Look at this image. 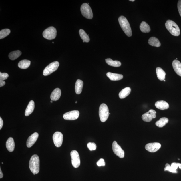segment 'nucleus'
I'll list each match as a JSON object with an SVG mask.
<instances>
[{"label":"nucleus","mask_w":181,"mask_h":181,"mask_svg":"<svg viewBox=\"0 0 181 181\" xmlns=\"http://www.w3.org/2000/svg\"><path fill=\"white\" fill-rule=\"evenodd\" d=\"M29 168L34 175L38 174L40 170V159L37 155H34L31 157L29 163Z\"/></svg>","instance_id":"nucleus-1"},{"label":"nucleus","mask_w":181,"mask_h":181,"mask_svg":"<svg viewBox=\"0 0 181 181\" xmlns=\"http://www.w3.org/2000/svg\"><path fill=\"white\" fill-rule=\"evenodd\" d=\"M118 22L122 30L128 37L132 36L131 28L127 19L124 16H121L118 18Z\"/></svg>","instance_id":"nucleus-2"},{"label":"nucleus","mask_w":181,"mask_h":181,"mask_svg":"<svg viewBox=\"0 0 181 181\" xmlns=\"http://www.w3.org/2000/svg\"><path fill=\"white\" fill-rule=\"evenodd\" d=\"M165 27L167 30L172 35L178 36L180 34V28L176 23L172 20H168L165 23Z\"/></svg>","instance_id":"nucleus-3"},{"label":"nucleus","mask_w":181,"mask_h":181,"mask_svg":"<svg viewBox=\"0 0 181 181\" xmlns=\"http://www.w3.org/2000/svg\"><path fill=\"white\" fill-rule=\"evenodd\" d=\"M99 116L101 121L104 122L108 120L109 115V109L105 104H101L99 108Z\"/></svg>","instance_id":"nucleus-4"},{"label":"nucleus","mask_w":181,"mask_h":181,"mask_svg":"<svg viewBox=\"0 0 181 181\" xmlns=\"http://www.w3.org/2000/svg\"><path fill=\"white\" fill-rule=\"evenodd\" d=\"M42 34L44 37L47 40H53L57 35V30L53 27H50L45 29Z\"/></svg>","instance_id":"nucleus-5"},{"label":"nucleus","mask_w":181,"mask_h":181,"mask_svg":"<svg viewBox=\"0 0 181 181\" xmlns=\"http://www.w3.org/2000/svg\"><path fill=\"white\" fill-rule=\"evenodd\" d=\"M81 14L85 18L89 19H92L93 14L92 9L88 4H83L81 7Z\"/></svg>","instance_id":"nucleus-6"},{"label":"nucleus","mask_w":181,"mask_h":181,"mask_svg":"<svg viewBox=\"0 0 181 181\" xmlns=\"http://www.w3.org/2000/svg\"><path fill=\"white\" fill-rule=\"evenodd\" d=\"M59 65V63L57 61H54L50 63L47 66L44 70L43 75L46 76L51 74L52 73L57 69Z\"/></svg>","instance_id":"nucleus-7"},{"label":"nucleus","mask_w":181,"mask_h":181,"mask_svg":"<svg viewBox=\"0 0 181 181\" xmlns=\"http://www.w3.org/2000/svg\"><path fill=\"white\" fill-rule=\"evenodd\" d=\"M71 162L75 168L78 167L80 165V159L79 153L76 150H73L71 153Z\"/></svg>","instance_id":"nucleus-8"},{"label":"nucleus","mask_w":181,"mask_h":181,"mask_svg":"<svg viewBox=\"0 0 181 181\" xmlns=\"http://www.w3.org/2000/svg\"><path fill=\"white\" fill-rule=\"evenodd\" d=\"M54 145L56 147H59L62 145L63 140V135L61 132H56L53 136Z\"/></svg>","instance_id":"nucleus-9"},{"label":"nucleus","mask_w":181,"mask_h":181,"mask_svg":"<svg viewBox=\"0 0 181 181\" xmlns=\"http://www.w3.org/2000/svg\"><path fill=\"white\" fill-rule=\"evenodd\" d=\"M112 149L114 152L121 158H123L124 156V152L117 142L114 141L112 144Z\"/></svg>","instance_id":"nucleus-10"},{"label":"nucleus","mask_w":181,"mask_h":181,"mask_svg":"<svg viewBox=\"0 0 181 181\" xmlns=\"http://www.w3.org/2000/svg\"><path fill=\"white\" fill-rule=\"evenodd\" d=\"M79 115V111H71L66 113L63 115L64 119L67 120H75L78 118Z\"/></svg>","instance_id":"nucleus-11"},{"label":"nucleus","mask_w":181,"mask_h":181,"mask_svg":"<svg viewBox=\"0 0 181 181\" xmlns=\"http://www.w3.org/2000/svg\"><path fill=\"white\" fill-rule=\"evenodd\" d=\"M156 112L154 110H150L144 114L142 116V118L144 121L149 122H151L153 119L156 117Z\"/></svg>","instance_id":"nucleus-12"},{"label":"nucleus","mask_w":181,"mask_h":181,"mask_svg":"<svg viewBox=\"0 0 181 181\" xmlns=\"http://www.w3.org/2000/svg\"><path fill=\"white\" fill-rule=\"evenodd\" d=\"M161 145L158 143H153L147 144L145 146V149L150 152H156L160 148Z\"/></svg>","instance_id":"nucleus-13"},{"label":"nucleus","mask_w":181,"mask_h":181,"mask_svg":"<svg viewBox=\"0 0 181 181\" xmlns=\"http://www.w3.org/2000/svg\"><path fill=\"white\" fill-rule=\"evenodd\" d=\"M39 134L37 132L34 133L30 136L27 141V146L28 148H30L36 142L38 139Z\"/></svg>","instance_id":"nucleus-14"},{"label":"nucleus","mask_w":181,"mask_h":181,"mask_svg":"<svg viewBox=\"0 0 181 181\" xmlns=\"http://www.w3.org/2000/svg\"><path fill=\"white\" fill-rule=\"evenodd\" d=\"M172 66L174 71L177 75L181 77V63L177 60H175L172 62Z\"/></svg>","instance_id":"nucleus-15"},{"label":"nucleus","mask_w":181,"mask_h":181,"mask_svg":"<svg viewBox=\"0 0 181 181\" xmlns=\"http://www.w3.org/2000/svg\"><path fill=\"white\" fill-rule=\"evenodd\" d=\"M155 106L157 108L162 110H166L169 108L168 103L163 100L157 101L155 103Z\"/></svg>","instance_id":"nucleus-16"},{"label":"nucleus","mask_w":181,"mask_h":181,"mask_svg":"<svg viewBox=\"0 0 181 181\" xmlns=\"http://www.w3.org/2000/svg\"><path fill=\"white\" fill-rule=\"evenodd\" d=\"M106 75L112 81L120 80L123 78V76L122 75L110 72L107 73Z\"/></svg>","instance_id":"nucleus-17"},{"label":"nucleus","mask_w":181,"mask_h":181,"mask_svg":"<svg viewBox=\"0 0 181 181\" xmlns=\"http://www.w3.org/2000/svg\"><path fill=\"white\" fill-rule=\"evenodd\" d=\"M7 149L10 152H12L14 151L15 147V144L13 138L10 137L7 140L6 144Z\"/></svg>","instance_id":"nucleus-18"},{"label":"nucleus","mask_w":181,"mask_h":181,"mask_svg":"<svg viewBox=\"0 0 181 181\" xmlns=\"http://www.w3.org/2000/svg\"><path fill=\"white\" fill-rule=\"evenodd\" d=\"M35 108V103L33 101L31 100L29 102L25 112V116H28L34 111Z\"/></svg>","instance_id":"nucleus-19"},{"label":"nucleus","mask_w":181,"mask_h":181,"mask_svg":"<svg viewBox=\"0 0 181 181\" xmlns=\"http://www.w3.org/2000/svg\"><path fill=\"white\" fill-rule=\"evenodd\" d=\"M61 95V91L58 88L55 89L52 92L50 98L52 101H56L59 99Z\"/></svg>","instance_id":"nucleus-20"},{"label":"nucleus","mask_w":181,"mask_h":181,"mask_svg":"<svg viewBox=\"0 0 181 181\" xmlns=\"http://www.w3.org/2000/svg\"><path fill=\"white\" fill-rule=\"evenodd\" d=\"M83 83L82 81L77 79L76 82L75 87V93L77 94H81L83 89Z\"/></svg>","instance_id":"nucleus-21"},{"label":"nucleus","mask_w":181,"mask_h":181,"mask_svg":"<svg viewBox=\"0 0 181 181\" xmlns=\"http://www.w3.org/2000/svg\"><path fill=\"white\" fill-rule=\"evenodd\" d=\"M156 73L158 78L161 81H164L166 74L161 68L158 67L156 69Z\"/></svg>","instance_id":"nucleus-22"},{"label":"nucleus","mask_w":181,"mask_h":181,"mask_svg":"<svg viewBox=\"0 0 181 181\" xmlns=\"http://www.w3.org/2000/svg\"><path fill=\"white\" fill-rule=\"evenodd\" d=\"M131 89L130 87H126L122 89L119 94V96L120 99H124L128 96L131 92Z\"/></svg>","instance_id":"nucleus-23"},{"label":"nucleus","mask_w":181,"mask_h":181,"mask_svg":"<svg viewBox=\"0 0 181 181\" xmlns=\"http://www.w3.org/2000/svg\"><path fill=\"white\" fill-rule=\"evenodd\" d=\"M30 60L25 59L21 60L18 63V67L21 69H26L28 68L30 65Z\"/></svg>","instance_id":"nucleus-24"},{"label":"nucleus","mask_w":181,"mask_h":181,"mask_svg":"<svg viewBox=\"0 0 181 181\" xmlns=\"http://www.w3.org/2000/svg\"><path fill=\"white\" fill-rule=\"evenodd\" d=\"M148 43L150 45L158 47L161 46V43L155 37H151L149 39Z\"/></svg>","instance_id":"nucleus-25"},{"label":"nucleus","mask_w":181,"mask_h":181,"mask_svg":"<svg viewBox=\"0 0 181 181\" xmlns=\"http://www.w3.org/2000/svg\"><path fill=\"white\" fill-rule=\"evenodd\" d=\"M140 28L143 33H148L150 31L151 29L148 24L145 22H142L140 25Z\"/></svg>","instance_id":"nucleus-26"},{"label":"nucleus","mask_w":181,"mask_h":181,"mask_svg":"<svg viewBox=\"0 0 181 181\" xmlns=\"http://www.w3.org/2000/svg\"><path fill=\"white\" fill-rule=\"evenodd\" d=\"M168 119L166 118H161L159 120L156 122V125L159 128H162L168 123Z\"/></svg>","instance_id":"nucleus-27"},{"label":"nucleus","mask_w":181,"mask_h":181,"mask_svg":"<svg viewBox=\"0 0 181 181\" xmlns=\"http://www.w3.org/2000/svg\"><path fill=\"white\" fill-rule=\"evenodd\" d=\"M106 63L109 65L115 67H118L121 65V63L118 61H114L110 58H109L106 59Z\"/></svg>","instance_id":"nucleus-28"},{"label":"nucleus","mask_w":181,"mask_h":181,"mask_svg":"<svg viewBox=\"0 0 181 181\" xmlns=\"http://www.w3.org/2000/svg\"><path fill=\"white\" fill-rule=\"evenodd\" d=\"M79 34L81 38L83 40V42L88 43L90 40L89 37L88 35L83 29H80L79 31Z\"/></svg>","instance_id":"nucleus-29"},{"label":"nucleus","mask_w":181,"mask_h":181,"mask_svg":"<svg viewBox=\"0 0 181 181\" xmlns=\"http://www.w3.org/2000/svg\"><path fill=\"white\" fill-rule=\"evenodd\" d=\"M22 54V52L19 50H16L11 52L9 54V57L10 59L13 60L17 59Z\"/></svg>","instance_id":"nucleus-30"},{"label":"nucleus","mask_w":181,"mask_h":181,"mask_svg":"<svg viewBox=\"0 0 181 181\" xmlns=\"http://www.w3.org/2000/svg\"><path fill=\"white\" fill-rule=\"evenodd\" d=\"M11 31L9 29H3L0 31V39H3L5 37L10 33Z\"/></svg>","instance_id":"nucleus-31"},{"label":"nucleus","mask_w":181,"mask_h":181,"mask_svg":"<svg viewBox=\"0 0 181 181\" xmlns=\"http://www.w3.org/2000/svg\"><path fill=\"white\" fill-rule=\"evenodd\" d=\"M164 171H168L169 172L173 173H178V171H177V170H175L174 169H173L172 167L170 165L168 164V163H166V165H165V167L164 169Z\"/></svg>","instance_id":"nucleus-32"},{"label":"nucleus","mask_w":181,"mask_h":181,"mask_svg":"<svg viewBox=\"0 0 181 181\" xmlns=\"http://www.w3.org/2000/svg\"><path fill=\"white\" fill-rule=\"evenodd\" d=\"M87 146L89 150H95L96 149L97 146L94 143L89 142L87 144Z\"/></svg>","instance_id":"nucleus-33"},{"label":"nucleus","mask_w":181,"mask_h":181,"mask_svg":"<svg viewBox=\"0 0 181 181\" xmlns=\"http://www.w3.org/2000/svg\"><path fill=\"white\" fill-rule=\"evenodd\" d=\"M171 166L172 167L173 169L175 170H176L178 169V167L180 169H181V164L180 163H172L171 164Z\"/></svg>","instance_id":"nucleus-34"},{"label":"nucleus","mask_w":181,"mask_h":181,"mask_svg":"<svg viewBox=\"0 0 181 181\" xmlns=\"http://www.w3.org/2000/svg\"><path fill=\"white\" fill-rule=\"evenodd\" d=\"M9 77V75L7 73H0V80L4 81L7 79Z\"/></svg>","instance_id":"nucleus-35"},{"label":"nucleus","mask_w":181,"mask_h":181,"mask_svg":"<svg viewBox=\"0 0 181 181\" xmlns=\"http://www.w3.org/2000/svg\"><path fill=\"white\" fill-rule=\"evenodd\" d=\"M97 166H104L106 165L104 160L103 159H100L97 163Z\"/></svg>","instance_id":"nucleus-36"},{"label":"nucleus","mask_w":181,"mask_h":181,"mask_svg":"<svg viewBox=\"0 0 181 181\" xmlns=\"http://www.w3.org/2000/svg\"><path fill=\"white\" fill-rule=\"evenodd\" d=\"M178 7L179 13L181 17V0H180L178 1Z\"/></svg>","instance_id":"nucleus-37"},{"label":"nucleus","mask_w":181,"mask_h":181,"mask_svg":"<svg viewBox=\"0 0 181 181\" xmlns=\"http://www.w3.org/2000/svg\"><path fill=\"white\" fill-rule=\"evenodd\" d=\"M3 124V121L1 117H0V129L2 128Z\"/></svg>","instance_id":"nucleus-38"},{"label":"nucleus","mask_w":181,"mask_h":181,"mask_svg":"<svg viewBox=\"0 0 181 181\" xmlns=\"http://www.w3.org/2000/svg\"><path fill=\"white\" fill-rule=\"evenodd\" d=\"M5 81H4L0 80V87H2L5 85Z\"/></svg>","instance_id":"nucleus-39"},{"label":"nucleus","mask_w":181,"mask_h":181,"mask_svg":"<svg viewBox=\"0 0 181 181\" xmlns=\"http://www.w3.org/2000/svg\"><path fill=\"white\" fill-rule=\"evenodd\" d=\"M3 174L2 172L1 168H0V178H3Z\"/></svg>","instance_id":"nucleus-40"},{"label":"nucleus","mask_w":181,"mask_h":181,"mask_svg":"<svg viewBox=\"0 0 181 181\" xmlns=\"http://www.w3.org/2000/svg\"><path fill=\"white\" fill-rule=\"evenodd\" d=\"M132 1V2H133L135 1V0H130V1Z\"/></svg>","instance_id":"nucleus-41"},{"label":"nucleus","mask_w":181,"mask_h":181,"mask_svg":"<svg viewBox=\"0 0 181 181\" xmlns=\"http://www.w3.org/2000/svg\"><path fill=\"white\" fill-rule=\"evenodd\" d=\"M51 102V103H52L53 102V101H52V100L51 101V102Z\"/></svg>","instance_id":"nucleus-42"},{"label":"nucleus","mask_w":181,"mask_h":181,"mask_svg":"<svg viewBox=\"0 0 181 181\" xmlns=\"http://www.w3.org/2000/svg\"><path fill=\"white\" fill-rule=\"evenodd\" d=\"M77 103V101H76V102H75V103H76H76Z\"/></svg>","instance_id":"nucleus-43"},{"label":"nucleus","mask_w":181,"mask_h":181,"mask_svg":"<svg viewBox=\"0 0 181 181\" xmlns=\"http://www.w3.org/2000/svg\"><path fill=\"white\" fill-rule=\"evenodd\" d=\"M52 43H54V42H52Z\"/></svg>","instance_id":"nucleus-44"},{"label":"nucleus","mask_w":181,"mask_h":181,"mask_svg":"<svg viewBox=\"0 0 181 181\" xmlns=\"http://www.w3.org/2000/svg\"><path fill=\"white\" fill-rule=\"evenodd\" d=\"M178 160H180V159H178Z\"/></svg>","instance_id":"nucleus-45"},{"label":"nucleus","mask_w":181,"mask_h":181,"mask_svg":"<svg viewBox=\"0 0 181 181\" xmlns=\"http://www.w3.org/2000/svg\"><path fill=\"white\" fill-rule=\"evenodd\" d=\"M2 164H3V162L2 163Z\"/></svg>","instance_id":"nucleus-46"},{"label":"nucleus","mask_w":181,"mask_h":181,"mask_svg":"<svg viewBox=\"0 0 181 181\" xmlns=\"http://www.w3.org/2000/svg\"><path fill=\"white\" fill-rule=\"evenodd\" d=\"M164 81H165V80H164Z\"/></svg>","instance_id":"nucleus-47"},{"label":"nucleus","mask_w":181,"mask_h":181,"mask_svg":"<svg viewBox=\"0 0 181 181\" xmlns=\"http://www.w3.org/2000/svg\"><path fill=\"white\" fill-rule=\"evenodd\" d=\"M109 114H110V113H109Z\"/></svg>","instance_id":"nucleus-48"}]
</instances>
